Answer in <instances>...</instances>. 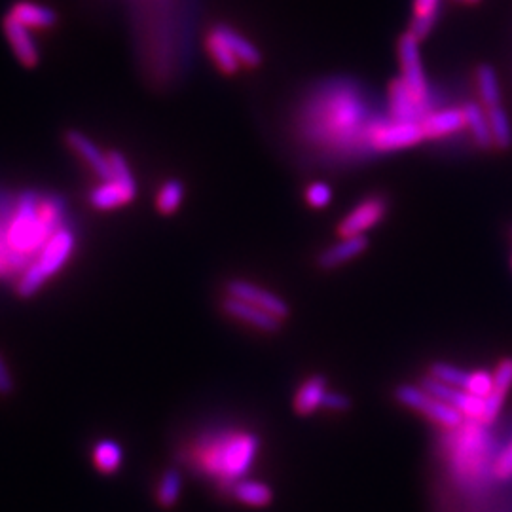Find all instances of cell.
<instances>
[{"label":"cell","instance_id":"cell-1","mask_svg":"<svg viewBox=\"0 0 512 512\" xmlns=\"http://www.w3.org/2000/svg\"><path fill=\"white\" fill-rule=\"evenodd\" d=\"M380 114L353 80H330L304 99L296 122L311 145L340 154L368 150V131Z\"/></svg>","mask_w":512,"mask_h":512},{"label":"cell","instance_id":"cell-18","mask_svg":"<svg viewBox=\"0 0 512 512\" xmlns=\"http://www.w3.org/2000/svg\"><path fill=\"white\" fill-rule=\"evenodd\" d=\"M135 196L137 186H129L118 181H105L90 192V203L99 211H110L128 205L135 200Z\"/></svg>","mask_w":512,"mask_h":512},{"label":"cell","instance_id":"cell-16","mask_svg":"<svg viewBox=\"0 0 512 512\" xmlns=\"http://www.w3.org/2000/svg\"><path fill=\"white\" fill-rule=\"evenodd\" d=\"M421 128L425 133V139H431V141L452 137L467 128L463 107L461 109H456V107L433 109L421 120Z\"/></svg>","mask_w":512,"mask_h":512},{"label":"cell","instance_id":"cell-17","mask_svg":"<svg viewBox=\"0 0 512 512\" xmlns=\"http://www.w3.org/2000/svg\"><path fill=\"white\" fill-rule=\"evenodd\" d=\"M368 249V238L366 236H351V238H340L338 243L327 247L321 255L317 256V264L321 270H334L342 264H348L353 258L363 255Z\"/></svg>","mask_w":512,"mask_h":512},{"label":"cell","instance_id":"cell-6","mask_svg":"<svg viewBox=\"0 0 512 512\" xmlns=\"http://www.w3.org/2000/svg\"><path fill=\"white\" fill-rule=\"evenodd\" d=\"M397 54H399V65H401L399 78L403 80L406 88L412 92V95L420 101L425 109H435L431 86H429L427 74H425L423 63H421L420 40L410 33H404L399 40Z\"/></svg>","mask_w":512,"mask_h":512},{"label":"cell","instance_id":"cell-3","mask_svg":"<svg viewBox=\"0 0 512 512\" xmlns=\"http://www.w3.org/2000/svg\"><path fill=\"white\" fill-rule=\"evenodd\" d=\"M260 450L255 433H224L209 444L200 456L205 473L217 476L222 482H238L251 471Z\"/></svg>","mask_w":512,"mask_h":512},{"label":"cell","instance_id":"cell-9","mask_svg":"<svg viewBox=\"0 0 512 512\" xmlns=\"http://www.w3.org/2000/svg\"><path fill=\"white\" fill-rule=\"evenodd\" d=\"M431 378L439 380L442 384L454 385L459 389H465L476 397L486 399L494 389V374L478 370V372H467L458 366L448 363H435L431 365Z\"/></svg>","mask_w":512,"mask_h":512},{"label":"cell","instance_id":"cell-11","mask_svg":"<svg viewBox=\"0 0 512 512\" xmlns=\"http://www.w3.org/2000/svg\"><path fill=\"white\" fill-rule=\"evenodd\" d=\"M226 291H228V296H234V298H239L243 302L255 304V306L262 308V310L274 313L279 319H287L291 315V308H289L285 298L270 293L268 289H262L260 285L251 283V281L232 279V281H228Z\"/></svg>","mask_w":512,"mask_h":512},{"label":"cell","instance_id":"cell-8","mask_svg":"<svg viewBox=\"0 0 512 512\" xmlns=\"http://www.w3.org/2000/svg\"><path fill=\"white\" fill-rule=\"evenodd\" d=\"M387 207L389 203L384 196H368L363 202L357 203L346 215V219L338 224L340 238L365 236L368 230H372L384 220Z\"/></svg>","mask_w":512,"mask_h":512},{"label":"cell","instance_id":"cell-31","mask_svg":"<svg viewBox=\"0 0 512 512\" xmlns=\"http://www.w3.org/2000/svg\"><path fill=\"white\" fill-rule=\"evenodd\" d=\"M183 492V476L177 469H167L164 476L160 478V486H158V503L169 509L175 507L179 497Z\"/></svg>","mask_w":512,"mask_h":512},{"label":"cell","instance_id":"cell-28","mask_svg":"<svg viewBox=\"0 0 512 512\" xmlns=\"http://www.w3.org/2000/svg\"><path fill=\"white\" fill-rule=\"evenodd\" d=\"M484 110H486V116H488V122H490L495 147L507 150L512 145V126L509 114L505 112L501 105L488 107V109L484 107Z\"/></svg>","mask_w":512,"mask_h":512},{"label":"cell","instance_id":"cell-32","mask_svg":"<svg viewBox=\"0 0 512 512\" xmlns=\"http://www.w3.org/2000/svg\"><path fill=\"white\" fill-rule=\"evenodd\" d=\"M304 198H306V202L313 209H325L332 202V188H330L329 184L321 183V181L311 183L306 188Z\"/></svg>","mask_w":512,"mask_h":512},{"label":"cell","instance_id":"cell-21","mask_svg":"<svg viewBox=\"0 0 512 512\" xmlns=\"http://www.w3.org/2000/svg\"><path fill=\"white\" fill-rule=\"evenodd\" d=\"M205 52L211 57L213 65L222 74L232 76V74L239 73L243 69L238 57L232 52V48L228 46V42L220 35L217 25L211 31H207V35H205Z\"/></svg>","mask_w":512,"mask_h":512},{"label":"cell","instance_id":"cell-25","mask_svg":"<svg viewBox=\"0 0 512 512\" xmlns=\"http://www.w3.org/2000/svg\"><path fill=\"white\" fill-rule=\"evenodd\" d=\"M232 495L238 499L241 505L247 507H268L274 501V492L268 484L258 480H238L232 488Z\"/></svg>","mask_w":512,"mask_h":512},{"label":"cell","instance_id":"cell-27","mask_svg":"<svg viewBox=\"0 0 512 512\" xmlns=\"http://www.w3.org/2000/svg\"><path fill=\"white\" fill-rule=\"evenodd\" d=\"M122 459H124V452H122L120 444L114 440H101L93 448L95 467L105 475L116 473L122 465Z\"/></svg>","mask_w":512,"mask_h":512},{"label":"cell","instance_id":"cell-23","mask_svg":"<svg viewBox=\"0 0 512 512\" xmlns=\"http://www.w3.org/2000/svg\"><path fill=\"white\" fill-rule=\"evenodd\" d=\"M442 0H414L412 4V21L408 33L418 40L429 37L439 19Z\"/></svg>","mask_w":512,"mask_h":512},{"label":"cell","instance_id":"cell-24","mask_svg":"<svg viewBox=\"0 0 512 512\" xmlns=\"http://www.w3.org/2000/svg\"><path fill=\"white\" fill-rule=\"evenodd\" d=\"M217 27H219L220 35L224 37V40L228 42V46L232 48V52L238 57L241 67L255 69V67L262 63V54H260V50L256 48L251 40H247L236 29H232L228 25L220 23Z\"/></svg>","mask_w":512,"mask_h":512},{"label":"cell","instance_id":"cell-5","mask_svg":"<svg viewBox=\"0 0 512 512\" xmlns=\"http://www.w3.org/2000/svg\"><path fill=\"white\" fill-rule=\"evenodd\" d=\"M425 139L421 122H401L391 116H378L368 131V150L376 154L399 152L416 147Z\"/></svg>","mask_w":512,"mask_h":512},{"label":"cell","instance_id":"cell-19","mask_svg":"<svg viewBox=\"0 0 512 512\" xmlns=\"http://www.w3.org/2000/svg\"><path fill=\"white\" fill-rule=\"evenodd\" d=\"M512 387V359H503L494 372V389L492 393L486 397V410H484V418L482 423L490 425L492 421L499 416L505 399L509 395Z\"/></svg>","mask_w":512,"mask_h":512},{"label":"cell","instance_id":"cell-22","mask_svg":"<svg viewBox=\"0 0 512 512\" xmlns=\"http://www.w3.org/2000/svg\"><path fill=\"white\" fill-rule=\"evenodd\" d=\"M8 14L18 19L19 23L25 25L27 29H52L57 23L55 10L29 0H19L10 8Z\"/></svg>","mask_w":512,"mask_h":512},{"label":"cell","instance_id":"cell-14","mask_svg":"<svg viewBox=\"0 0 512 512\" xmlns=\"http://www.w3.org/2000/svg\"><path fill=\"white\" fill-rule=\"evenodd\" d=\"M65 143L67 147H71L86 164L90 165L93 173L105 183L112 181V165H110L109 154H105L101 148L93 143L88 135H84L82 131L69 129L65 133Z\"/></svg>","mask_w":512,"mask_h":512},{"label":"cell","instance_id":"cell-12","mask_svg":"<svg viewBox=\"0 0 512 512\" xmlns=\"http://www.w3.org/2000/svg\"><path fill=\"white\" fill-rule=\"evenodd\" d=\"M431 110L425 109L420 101L406 88L401 78L389 82L387 88V116L401 122H421Z\"/></svg>","mask_w":512,"mask_h":512},{"label":"cell","instance_id":"cell-4","mask_svg":"<svg viewBox=\"0 0 512 512\" xmlns=\"http://www.w3.org/2000/svg\"><path fill=\"white\" fill-rule=\"evenodd\" d=\"M74 243H76V238H74L73 230L69 226H63L54 238L46 243V247L40 251L33 266L19 279V296L31 298L33 294H37L38 289L52 275L57 274L65 266L69 256L73 255Z\"/></svg>","mask_w":512,"mask_h":512},{"label":"cell","instance_id":"cell-7","mask_svg":"<svg viewBox=\"0 0 512 512\" xmlns=\"http://www.w3.org/2000/svg\"><path fill=\"white\" fill-rule=\"evenodd\" d=\"M395 399L446 429H458L459 425H463V421L467 420L454 406L440 401L435 395L425 391L421 385H399L395 389Z\"/></svg>","mask_w":512,"mask_h":512},{"label":"cell","instance_id":"cell-13","mask_svg":"<svg viewBox=\"0 0 512 512\" xmlns=\"http://www.w3.org/2000/svg\"><path fill=\"white\" fill-rule=\"evenodd\" d=\"M222 310L226 315H230L232 319L241 321L245 325H251L253 329L262 330V332H277L283 325V319H279L274 313L262 310L255 304L243 302L234 296H228L222 302Z\"/></svg>","mask_w":512,"mask_h":512},{"label":"cell","instance_id":"cell-36","mask_svg":"<svg viewBox=\"0 0 512 512\" xmlns=\"http://www.w3.org/2000/svg\"><path fill=\"white\" fill-rule=\"evenodd\" d=\"M465 2H471V4H475V2H478V0H465Z\"/></svg>","mask_w":512,"mask_h":512},{"label":"cell","instance_id":"cell-2","mask_svg":"<svg viewBox=\"0 0 512 512\" xmlns=\"http://www.w3.org/2000/svg\"><path fill=\"white\" fill-rule=\"evenodd\" d=\"M67 205L59 196H44L37 190L19 194L16 213L0 230V275L23 272L33 266L46 243L67 226Z\"/></svg>","mask_w":512,"mask_h":512},{"label":"cell","instance_id":"cell-35","mask_svg":"<svg viewBox=\"0 0 512 512\" xmlns=\"http://www.w3.org/2000/svg\"><path fill=\"white\" fill-rule=\"evenodd\" d=\"M14 391V380L10 370L6 368L4 359L0 357V395H10Z\"/></svg>","mask_w":512,"mask_h":512},{"label":"cell","instance_id":"cell-15","mask_svg":"<svg viewBox=\"0 0 512 512\" xmlns=\"http://www.w3.org/2000/svg\"><path fill=\"white\" fill-rule=\"evenodd\" d=\"M2 29H4L6 40L10 42L19 63L27 69L37 67L40 54H38L37 42L31 35V31L25 25H21L18 19L12 18L10 14L2 21Z\"/></svg>","mask_w":512,"mask_h":512},{"label":"cell","instance_id":"cell-10","mask_svg":"<svg viewBox=\"0 0 512 512\" xmlns=\"http://www.w3.org/2000/svg\"><path fill=\"white\" fill-rule=\"evenodd\" d=\"M421 387L425 391H429L431 395H435L440 401L454 406L467 420H475L482 423L484 410H486V399L476 397L473 393H469L465 389H459V387H454V385L442 384V382L431 378V376L423 380Z\"/></svg>","mask_w":512,"mask_h":512},{"label":"cell","instance_id":"cell-29","mask_svg":"<svg viewBox=\"0 0 512 512\" xmlns=\"http://www.w3.org/2000/svg\"><path fill=\"white\" fill-rule=\"evenodd\" d=\"M476 86H478L480 101H482V105L486 109L488 107H495V105H501V86H499L497 74H495L492 67H488V65L478 67V71H476Z\"/></svg>","mask_w":512,"mask_h":512},{"label":"cell","instance_id":"cell-34","mask_svg":"<svg viewBox=\"0 0 512 512\" xmlns=\"http://www.w3.org/2000/svg\"><path fill=\"white\" fill-rule=\"evenodd\" d=\"M323 408H327L330 412H346L351 408V399L344 393H338V391H329L327 397H325V403Z\"/></svg>","mask_w":512,"mask_h":512},{"label":"cell","instance_id":"cell-26","mask_svg":"<svg viewBox=\"0 0 512 512\" xmlns=\"http://www.w3.org/2000/svg\"><path fill=\"white\" fill-rule=\"evenodd\" d=\"M465 112V122H467V129L471 131L476 145L484 150L495 147L494 137H492V129H490V122L486 116L484 107H478L476 103H469L463 107Z\"/></svg>","mask_w":512,"mask_h":512},{"label":"cell","instance_id":"cell-20","mask_svg":"<svg viewBox=\"0 0 512 512\" xmlns=\"http://www.w3.org/2000/svg\"><path fill=\"white\" fill-rule=\"evenodd\" d=\"M329 393V385L325 376H311L294 395V410L300 416H311L319 408H323L325 397Z\"/></svg>","mask_w":512,"mask_h":512},{"label":"cell","instance_id":"cell-33","mask_svg":"<svg viewBox=\"0 0 512 512\" xmlns=\"http://www.w3.org/2000/svg\"><path fill=\"white\" fill-rule=\"evenodd\" d=\"M494 475L501 480L512 478V442L495 459Z\"/></svg>","mask_w":512,"mask_h":512},{"label":"cell","instance_id":"cell-30","mask_svg":"<svg viewBox=\"0 0 512 512\" xmlns=\"http://www.w3.org/2000/svg\"><path fill=\"white\" fill-rule=\"evenodd\" d=\"M184 202V186L179 179H169L162 184L156 196V209L162 215H175Z\"/></svg>","mask_w":512,"mask_h":512}]
</instances>
